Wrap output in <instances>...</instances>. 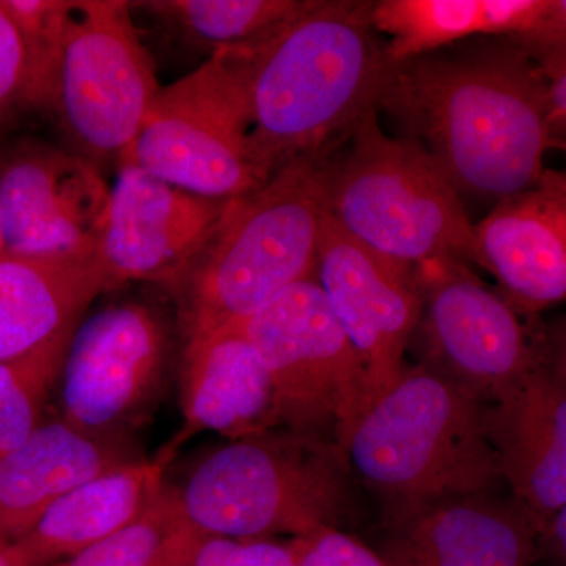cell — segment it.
<instances>
[{
  "instance_id": "25",
  "label": "cell",
  "mask_w": 566,
  "mask_h": 566,
  "mask_svg": "<svg viewBox=\"0 0 566 566\" xmlns=\"http://www.w3.org/2000/svg\"><path fill=\"white\" fill-rule=\"evenodd\" d=\"M182 521L175 488L164 486L139 520L52 566H147Z\"/></svg>"
},
{
  "instance_id": "2",
  "label": "cell",
  "mask_w": 566,
  "mask_h": 566,
  "mask_svg": "<svg viewBox=\"0 0 566 566\" xmlns=\"http://www.w3.org/2000/svg\"><path fill=\"white\" fill-rule=\"evenodd\" d=\"M370 3L308 0L260 39L219 50L243 81L251 148L264 177L333 151L381 109L392 63Z\"/></svg>"
},
{
  "instance_id": "16",
  "label": "cell",
  "mask_w": 566,
  "mask_h": 566,
  "mask_svg": "<svg viewBox=\"0 0 566 566\" xmlns=\"http://www.w3.org/2000/svg\"><path fill=\"white\" fill-rule=\"evenodd\" d=\"M472 263L497 281L499 293L536 316L566 296V175L546 169L526 191L495 203L474 223Z\"/></svg>"
},
{
  "instance_id": "6",
  "label": "cell",
  "mask_w": 566,
  "mask_h": 566,
  "mask_svg": "<svg viewBox=\"0 0 566 566\" xmlns=\"http://www.w3.org/2000/svg\"><path fill=\"white\" fill-rule=\"evenodd\" d=\"M327 214L349 238L390 262H472L474 223L460 193L417 142L387 136L378 112L327 156Z\"/></svg>"
},
{
  "instance_id": "31",
  "label": "cell",
  "mask_w": 566,
  "mask_h": 566,
  "mask_svg": "<svg viewBox=\"0 0 566 566\" xmlns=\"http://www.w3.org/2000/svg\"><path fill=\"white\" fill-rule=\"evenodd\" d=\"M0 566H24L11 546L0 545Z\"/></svg>"
},
{
  "instance_id": "32",
  "label": "cell",
  "mask_w": 566,
  "mask_h": 566,
  "mask_svg": "<svg viewBox=\"0 0 566 566\" xmlns=\"http://www.w3.org/2000/svg\"><path fill=\"white\" fill-rule=\"evenodd\" d=\"M2 252H6V249H3L2 233H0V253Z\"/></svg>"
},
{
  "instance_id": "14",
  "label": "cell",
  "mask_w": 566,
  "mask_h": 566,
  "mask_svg": "<svg viewBox=\"0 0 566 566\" xmlns=\"http://www.w3.org/2000/svg\"><path fill=\"white\" fill-rule=\"evenodd\" d=\"M117 170L95 248L109 292L136 281L167 289L202 251L229 200L196 196L132 164Z\"/></svg>"
},
{
  "instance_id": "18",
  "label": "cell",
  "mask_w": 566,
  "mask_h": 566,
  "mask_svg": "<svg viewBox=\"0 0 566 566\" xmlns=\"http://www.w3.org/2000/svg\"><path fill=\"white\" fill-rule=\"evenodd\" d=\"M181 408L185 424L158 455L166 465L203 431L234 441L274 430L271 376L238 324L186 338Z\"/></svg>"
},
{
  "instance_id": "7",
  "label": "cell",
  "mask_w": 566,
  "mask_h": 566,
  "mask_svg": "<svg viewBox=\"0 0 566 566\" xmlns=\"http://www.w3.org/2000/svg\"><path fill=\"white\" fill-rule=\"evenodd\" d=\"M159 88L129 2L69 0L40 96L66 150L98 170L117 167Z\"/></svg>"
},
{
  "instance_id": "3",
  "label": "cell",
  "mask_w": 566,
  "mask_h": 566,
  "mask_svg": "<svg viewBox=\"0 0 566 566\" xmlns=\"http://www.w3.org/2000/svg\"><path fill=\"white\" fill-rule=\"evenodd\" d=\"M329 153L286 164L227 202L202 251L167 286L186 338L243 322L293 283L315 277Z\"/></svg>"
},
{
  "instance_id": "12",
  "label": "cell",
  "mask_w": 566,
  "mask_h": 566,
  "mask_svg": "<svg viewBox=\"0 0 566 566\" xmlns=\"http://www.w3.org/2000/svg\"><path fill=\"white\" fill-rule=\"evenodd\" d=\"M315 279L363 363L370 408L409 365L406 352L422 314L415 268L368 251L327 214Z\"/></svg>"
},
{
  "instance_id": "24",
  "label": "cell",
  "mask_w": 566,
  "mask_h": 566,
  "mask_svg": "<svg viewBox=\"0 0 566 566\" xmlns=\"http://www.w3.org/2000/svg\"><path fill=\"white\" fill-rule=\"evenodd\" d=\"M74 329L0 363V455L22 444L43 423L44 406L61 378Z\"/></svg>"
},
{
  "instance_id": "11",
  "label": "cell",
  "mask_w": 566,
  "mask_h": 566,
  "mask_svg": "<svg viewBox=\"0 0 566 566\" xmlns=\"http://www.w3.org/2000/svg\"><path fill=\"white\" fill-rule=\"evenodd\" d=\"M167 333L147 304H111L77 324L62 367L63 420L106 439L140 424L163 385Z\"/></svg>"
},
{
  "instance_id": "19",
  "label": "cell",
  "mask_w": 566,
  "mask_h": 566,
  "mask_svg": "<svg viewBox=\"0 0 566 566\" xmlns=\"http://www.w3.org/2000/svg\"><path fill=\"white\" fill-rule=\"evenodd\" d=\"M371 25L397 65L474 39H510L543 51L566 46L565 0H379Z\"/></svg>"
},
{
  "instance_id": "15",
  "label": "cell",
  "mask_w": 566,
  "mask_h": 566,
  "mask_svg": "<svg viewBox=\"0 0 566 566\" xmlns=\"http://www.w3.org/2000/svg\"><path fill=\"white\" fill-rule=\"evenodd\" d=\"M387 566H532L535 528L497 493L385 502Z\"/></svg>"
},
{
  "instance_id": "17",
  "label": "cell",
  "mask_w": 566,
  "mask_h": 566,
  "mask_svg": "<svg viewBox=\"0 0 566 566\" xmlns=\"http://www.w3.org/2000/svg\"><path fill=\"white\" fill-rule=\"evenodd\" d=\"M502 480L534 528L566 506L565 346L485 408Z\"/></svg>"
},
{
  "instance_id": "21",
  "label": "cell",
  "mask_w": 566,
  "mask_h": 566,
  "mask_svg": "<svg viewBox=\"0 0 566 566\" xmlns=\"http://www.w3.org/2000/svg\"><path fill=\"white\" fill-rule=\"evenodd\" d=\"M132 463L107 439L70 423H41L0 455V545L21 539L54 502L112 469Z\"/></svg>"
},
{
  "instance_id": "8",
  "label": "cell",
  "mask_w": 566,
  "mask_h": 566,
  "mask_svg": "<svg viewBox=\"0 0 566 566\" xmlns=\"http://www.w3.org/2000/svg\"><path fill=\"white\" fill-rule=\"evenodd\" d=\"M234 324L271 376L274 430L323 439L345 450L368 408L367 381L316 279L293 283Z\"/></svg>"
},
{
  "instance_id": "29",
  "label": "cell",
  "mask_w": 566,
  "mask_h": 566,
  "mask_svg": "<svg viewBox=\"0 0 566 566\" xmlns=\"http://www.w3.org/2000/svg\"><path fill=\"white\" fill-rule=\"evenodd\" d=\"M566 506L543 521L535 528V560H549L565 565Z\"/></svg>"
},
{
  "instance_id": "10",
  "label": "cell",
  "mask_w": 566,
  "mask_h": 566,
  "mask_svg": "<svg viewBox=\"0 0 566 566\" xmlns=\"http://www.w3.org/2000/svg\"><path fill=\"white\" fill-rule=\"evenodd\" d=\"M415 275L422 297L419 365L482 405L495 403L565 346L564 335L535 327V316L517 311L461 260H430Z\"/></svg>"
},
{
  "instance_id": "4",
  "label": "cell",
  "mask_w": 566,
  "mask_h": 566,
  "mask_svg": "<svg viewBox=\"0 0 566 566\" xmlns=\"http://www.w3.org/2000/svg\"><path fill=\"white\" fill-rule=\"evenodd\" d=\"M352 474L340 446L268 430L212 450L175 494L182 520L202 534L297 538L340 526Z\"/></svg>"
},
{
  "instance_id": "20",
  "label": "cell",
  "mask_w": 566,
  "mask_h": 566,
  "mask_svg": "<svg viewBox=\"0 0 566 566\" xmlns=\"http://www.w3.org/2000/svg\"><path fill=\"white\" fill-rule=\"evenodd\" d=\"M109 292L95 251L69 255L0 253V363L74 329Z\"/></svg>"
},
{
  "instance_id": "30",
  "label": "cell",
  "mask_w": 566,
  "mask_h": 566,
  "mask_svg": "<svg viewBox=\"0 0 566 566\" xmlns=\"http://www.w3.org/2000/svg\"><path fill=\"white\" fill-rule=\"evenodd\" d=\"M200 534L202 532L182 521L180 527L163 543L147 566H189L193 546H196Z\"/></svg>"
},
{
  "instance_id": "1",
  "label": "cell",
  "mask_w": 566,
  "mask_h": 566,
  "mask_svg": "<svg viewBox=\"0 0 566 566\" xmlns=\"http://www.w3.org/2000/svg\"><path fill=\"white\" fill-rule=\"evenodd\" d=\"M381 109L430 155L458 193L501 202L535 186L564 148L551 126L534 51L474 39L397 63Z\"/></svg>"
},
{
  "instance_id": "22",
  "label": "cell",
  "mask_w": 566,
  "mask_h": 566,
  "mask_svg": "<svg viewBox=\"0 0 566 566\" xmlns=\"http://www.w3.org/2000/svg\"><path fill=\"white\" fill-rule=\"evenodd\" d=\"M166 464L132 461L62 495L13 543L24 566H52L139 520L161 494Z\"/></svg>"
},
{
  "instance_id": "23",
  "label": "cell",
  "mask_w": 566,
  "mask_h": 566,
  "mask_svg": "<svg viewBox=\"0 0 566 566\" xmlns=\"http://www.w3.org/2000/svg\"><path fill=\"white\" fill-rule=\"evenodd\" d=\"M308 0H150L129 2L197 50L214 54L260 39Z\"/></svg>"
},
{
  "instance_id": "27",
  "label": "cell",
  "mask_w": 566,
  "mask_h": 566,
  "mask_svg": "<svg viewBox=\"0 0 566 566\" xmlns=\"http://www.w3.org/2000/svg\"><path fill=\"white\" fill-rule=\"evenodd\" d=\"M189 566H297L292 551L273 539L200 534Z\"/></svg>"
},
{
  "instance_id": "26",
  "label": "cell",
  "mask_w": 566,
  "mask_h": 566,
  "mask_svg": "<svg viewBox=\"0 0 566 566\" xmlns=\"http://www.w3.org/2000/svg\"><path fill=\"white\" fill-rule=\"evenodd\" d=\"M35 109L32 66L17 24L0 6V128Z\"/></svg>"
},
{
  "instance_id": "9",
  "label": "cell",
  "mask_w": 566,
  "mask_h": 566,
  "mask_svg": "<svg viewBox=\"0 0 566 566\" xmlns=\"http://www.w3.org/2000/svg\"><path fill=\"white\" fill-rule=\"evenodd\" d=\"M120 164L208 199H237L268 181L253 158L243 81L222 51L159 88Z\"/></svg>"
},
{
  "instance_id": "5",
  "label": "cell",
  "mask_w": 566,
  "mask_h": 566,
  "mask_svg": "<svg viewBox=\"0 0 566 566\" xmlns=\"http://www.w3.org/2000/svg\"><path fill=\"white\" fill-rule=\"evenodd\" d=\"M485 408L442 376L408 365L349 434L352 471L385 502L497 493L504 480Z\"/></svg>"
},
{
  "instance_id": "13",
  "label": "cell",
  "mask_w": 566,
  "mask_h": 566,
  "mask_svg": "<svg viewBox=\"0 0 566 566\" xmlns=\"http://www.w3.org/2000/svg\"><path fill=\"white\" fill-rule=\"evenodd\" d=\"M109 191L98 169L66 148L24 140L0 153V233L17 255L93 252Z\"/></svg>"
},
{
  "instance_id": "28",
  "label": "cell",
  "mask_w": 566,
  "mask_h": 566,
  "mask_svg": "<svg viewBox=\"0 0 566 566\" xmlns=\"http://www.w3.org/2000/svg\"><path fill=\"white\" fill-rule=\"evenodd\" d=\"M297 566H387L376 551L340 528H319L286 543Z\"/></svg>"
}]
</instances>
